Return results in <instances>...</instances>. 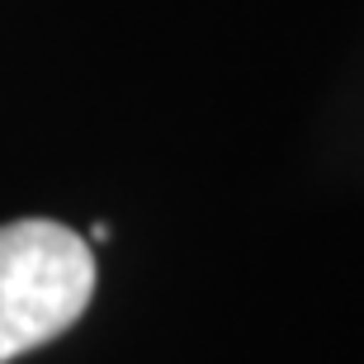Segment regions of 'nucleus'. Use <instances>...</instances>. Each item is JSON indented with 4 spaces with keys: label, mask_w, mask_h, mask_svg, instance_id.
<instances>
[{
    "label": "nucleus",
    "mask_w": 364,
    "mask_h": 364,
    "mask_svg": "<svg viewBox=\"0 0 364 364\" xmlns=\"http://www.w3.org/2000/svg\"><path fill=\"white\" fill-rule=\"evenodd\" d=\"M90 298L95 256L85 237L53 218H19L0 228V364L76 326Z\"/></svg>",
    "instance_id": "1"
}]
</instances>
